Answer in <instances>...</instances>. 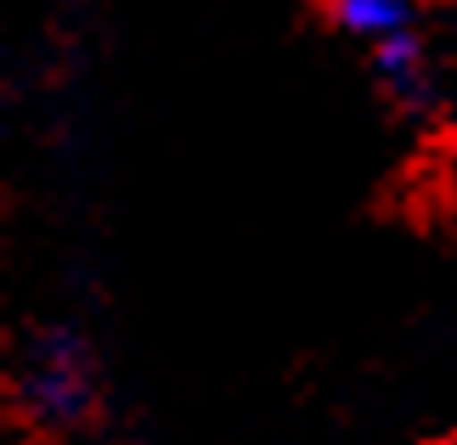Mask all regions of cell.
Instances as JSON below:
<instances>
[{
  "label": "cell",
  "instance_id": "6da1fadb",
  "mask_svg": "<svg viewBox=\"0 0 457 445\" xmlns=\"http://www.w3.org/2000/svg\"><path fill=\"white\" fill-rule=\"evenodd\" d=\"M17 400L23 412L40 423V429H68L91 412L96 400V361L85 350L79 333L51 327L23 350V367H17Z\"/></svg>",
  "mask_w": 457,
  "mask_h": 445
},
{
  "label": "cell",
  "instance_id": "7a4b0ae2",
  "mask_svg": "<svg viewBox=\"0 0 457 445\" xmlns=\"http://www.w3.org/2000/svg\"><path fill=\"white\" fill-rule=\"evenodd\" d=\"M328 17L339 34H356L373 51L412 34V0H328Z\"/></svg>",
  "mask_w": 457,
  "mask_h": 445
},
{
  "label": "cell",
  "instance_id": "3957f363",
  "mask_svg": "<svg viewBox=\"0 0 457 445\" xmlns=\"http://www.w3.org/2000/svg\"><path fill=\"white\" fill-rule=\"evenodd\" d=\"M373 57H378V74L390 79V91L412 96L418 85H424V51H418V34H407V40H390V45H378Z\"/></svg>",
  "mask_w": 457,
  "mask_h": 445
}]
</instances>
